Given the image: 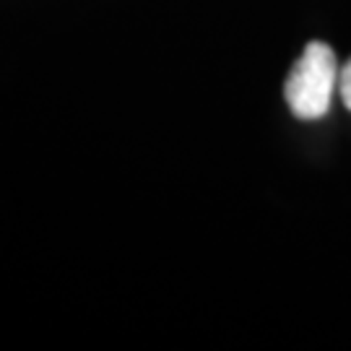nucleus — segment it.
<instances>
[{
  "label": "nucleus",
  "mask_w": 351,
  "mask_h": 351,
  "mask_svg": "<svg viewBox=\"0 0 351 351\" xmlns=\"http://www.w3.org/2000/svg\"><path fill=\"white\" fill-rule=\"evenodd\" d=\"M339 91H341V101H343V107L351 110V60L339 71Z\"/></svg>",
  "instance_id": "nucleus-2"
},
{
  "label": "nucleus",
  "mask_w": 351,
  "mask_h": 351,
  "mask_svg": "<svg viewBox=\"0 0 351 351\" xmlns=\"http://www.w3.org/2000/svg\"><path fill=\"white\" fill-rule=\"evenodd\" d=\"M339 84L336 52L326 42H307L284 81V99L300 120H320L330 110Z\"/></svg>",
  "instance_id": "nucleus-1"
}]
</instances>
